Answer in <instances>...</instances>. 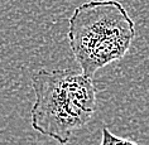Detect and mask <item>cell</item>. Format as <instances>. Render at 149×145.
<instances>
[{
    "label": "cell",
    "instance_id": "1",
    "mask_svg": "<svg viewBox=\"0 0 149 145\" xmlns=\"http://www.w3.org/2000/svg\"><path fill=\"white\" fill-rule=\"evenodd\" d=\"M32 86L36 95L32 128L61 145L96 112V88L91 77L82 72L42 68L33 75Z\"/></svg>",
    "mask_w": 149,
    "mask_h": 145
},
{
    "label": "cell",
    "instance_id": "3",
    "mask_svg": "<svg viewBox=\"0 0 149 145\" xmlns=\"http://www.w3.org/2000/svg\"><path fill=\"white\" fill-rule=\"evenodd\" d=\"M100 145H139V144L133 140L115 135L107 128L104 126L101 130V143H100Z\"/></svg>",
    "mask_w": 149,
    "mask_h": 145
},
{
    "label": "cell",
    "instance_id": "2",
    "mask_svg": "<svg viewBox=\"0 0 149 145\" xmlns=\"http://www.w3.org/2000/svg\"><path fill=\"white\" fill-rule=\"evenodd\" d=\"M67 37L81 72L92 78L99 69L124 58L135 24L118 0H88L73 10Z\"/></svg>",
    "mask_w": 149,
    "mask_h": 145
}]
</instances>
